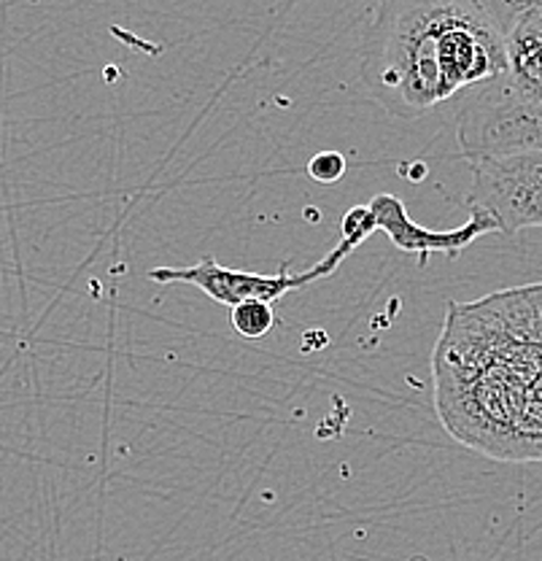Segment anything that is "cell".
Returning a JSON list of instances; mask_svg holds the SVG:
<instances>
[{"label": "cell", "mask_w": 542, "mask_h": 561, "mask_svg": "<svg viewBox=\"0 0 542 561\" xmlns=\"http://www.w3.org/2000/svg\"><path fill=\"white\" fill-rule=\"evenodd\" d=\"M507 73L492 90L503 101L542 105V0H516L505 27Z\"/></svg>", "instance_id": "cell-7"}, {"label": "cell", "mask_w": 542, "mask_h": 561, "mask_svg": "<svg viewBox=\"0 0 542 561\" xmlns=\"http://www.w3.org/2000/svg\"><path fill=\"white\" fill-rule=\"evenodd\" d=\"M457 140L464 160L510 149H542V105L503 101L492 84L477 87L457 116Z\"/></svg>", "instance_id": "cell-4"}, {"label": "cell", "mask_w": 542, "mask_h": 561, "mask_svg": "<svg viewBox=\"0 0 542 561\" xmlns=\"http://www.w3.org/2000/svg\"><path fill=\"white\" fill-rule=\"evenodd\" d=\"M346 173V157L341 151H319L311 162H308V175L319 184H335Z\"/></svg>", "instance_id": "cell-9"}, {"label": "cell", "mask_w": 542, "mask_h": 561, "mask_svg": "<svg viewBox=\"0 0 542 561\" xmlns=\"http://www.w3.org/2000/svg\"><path fill=\"white\" fill-rule=\"evenodd\" d=\"M505 73V31L483 0H378L361 38V81L397 119H418Z\"/></svg>", "instance_id": "cell-2"}, {"label": "cell", "mask_w": 542, "mask_h": 561, "mask_svg": "<svg viewBox=\"0 0 542 561\" xmlns=\"http://www.w3.org/2000/svg\"><path fill=\"white\" fill-rule=\"evenodd\" d=\"M433 378L453 440L499 461H542V280L448 302Z\"/></svg>", "instance_id": "cell-1"}, {"label": "cell", "mask_w": 542, "mask_h": 561, "mask_svg": "<svg viewBox=\"0 0 542 561\" xmlns=\"http://www.w3.org/2000/svg\"><path fill=\"white\" fill-rule=\"evenodd\" d=\"M365 216L370 232H383L400 251L416 254L418 260H427L435 251L437 254L457 256L459 251L468 249L477 238L499 232L497 221L492 216L481 214V210H470V219L462 227H457V230H427L418 221H413L405 203L389 195V192L372 195V201L365 206Z\"/></svg>", "instance_id": "cell-6"}, {"label": "cell", "mask_w": 542, "mask_h": 561, "mask_svg": "<svg viewBox=\"0 0 542 561\" xmlns=\"http://www.w3.org/2000/svg\"><path fill=\"white\" fill-rule=\"evenodd\" d=\"M230 321L238 335L249 337V341H260V337L270 335L273 327H276V311H273V302L246 300L232 308Z\"/></svg>", "instance_id": "cell-8"}, {"label": "cell", "mask_w": 542, "mask_h": 561, "mask_svg": "<svg viewBox=\"0 0 542 561\" xmlns=\"http://www.w3.org/2000/svg\"><path fill=\"white\" fill-rule=\"evenodd\" d=\"M149 280H157V284L197 286L214 302L235 308L246 300L276 302L284 295H289V291L313 284L316 276H313V271L289 273L287 265H281V271L276 276H265V273L252 271H232V267L219 265L217 256L206 254L200 262H195L189 267H154V271H149Z\"/></svg>", "instance_id": "cell-5"}, {"label": "cell", "mask_w": 542, "mask_h": 561, "mask_svg": "<svg viewBox=\"0 0 542 561\" xmlns=\"http://www.w3.org/2000/svg\"><path fill=\"white\" fill-rule=\"evenodd\" d=\"M468 165V210L492 216L507 238L542 227V149L492 151L470 157Z\"/></svg>", "instance_id": "cell-3"}]
</instances>
